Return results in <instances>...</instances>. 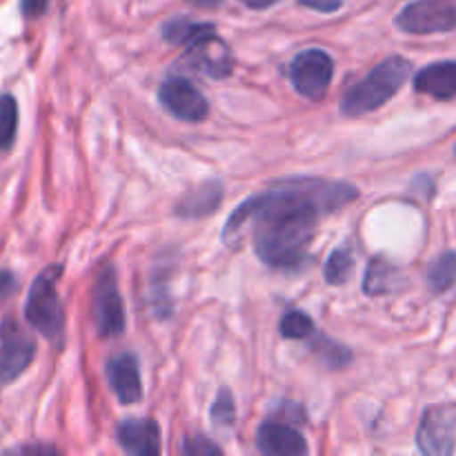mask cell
Wrapping results in <instances>:
<instances>
[{"instance_id":"cell-1","label":"cell","mask_w":456,"mask_h":456,"mask_svg":"<svg viewBox=\"0 0 456 456\" xmlns=\"http://www.w3.org/2000/svg\"><path fill=\"white\" fill-rule=\"evenodd\" d=\"M359 199V190L350 183L294 178L279 187L261 191L243 200L234 209L223 230V239L234 236L252 221L254 252L265 265L292 270L307 258L316 227L323 214H332Z\"/></svg>"},{"instance_id":"cell-2","label":"cell","mask_w":456,"mask_h":456,"mask_svg":"<svg viewBox=\"0 0 456 456\" xmlns=\"http://www.w3.org/2000/svg\"><path fill=\"white\" fill-rule=\"evenodd\" d=\"M410 69L412 65L403 56H390L381 61L359 83L347 89L341 101V114L347 118H359L383 107L392 96L399 94V89L408 80Z\"/></svg>"},{"instance_id":"cell-3","label":"cell","mask_w":456,"mask_h":456,"mask_svg":"<svg viewBox=\"0 0 456 456\" xmlns=\"http://www.w3.org/2000/svg\"><path fill=\"white\" fill-rule=\"evenodd\" d=\"M61 274V263L45 267L31 283L25 301L27 323L56 347H62L65 343V307L58 294Z\"/></svg>"},{"instance_id":"cell-4","label":"cell","mask_w":456,"mask_h":456,"mask_svg":"<svg viewBox=\"0 0 456 456\" xmlns=\"http://www.w3.org/2000/svg\"><path fill=\"white\" fill-rule=\"evenodd\" d=\"M36 359V341L16 319L0 323V387L20 379Z\"/></svg>"},{"instance_id":"cell-5","label":"cell","mask_w":456,"mask_h":456,"mask_svg":"<svg viewBox=\"0 0 456 456\" xmlns=\"http://www.w3.org/2000/svg\"><path fill=\"white\" fill-rule=\"evenodd\" d=\"M288 76L301 96L310 98V101H321L332 83L334 61L323 49H305L289 62Z\"/></svg>"},{"instance_id":"cell-6","label":"cell","mask_w":456,"mask_h":456,"mask_svg":"<svg viewBox=\"0 0 456 456\" xmlns=\"http://www.w3.org/2000/svg\"><path fill=\"white\" fill-rule=\"evenodd\" d=\"M92 319L101 337H118L125 332V305L120 298L118 283H116L114 267H102L94 285L92 298Z\"/></svg>"},{"instance_id":"cell-7","label":"cell","mask_w":456,"mask_h":456,"mask_svg":"<svg viewBox=\"0 0 456 456\" xmlns=\"http://www.w3.org/2000/svg\"><path fill=\"white\" fill-rule=\"evenodd\" d=\"M396 27L408 34H444L456 29V0H417L396 16Z\"/></svg>"},{"instance_id":"cell-8","label":"cell","mask_w":456,"mask_h":456,"mask_svg":"<svg viewBox=\"0 0 456 456\" xmlns=\"http://www.w3.org/2000/svg\"><path fill=\"white\" fill-rule=\"evenodd\" d=\"M419 450L428 456H448L456 450V408L432 405L426 410L417 432Z\"/></svg>"},{"instance_id":"cell-9","label":"cell","mask_w":456,"mask_h":456,"mask_svg":"<svg viewBox=\"0 0 456 456\" xmlns=\"http://www.w3.org/2000/svg\"><path fill=\"white\" fill-rule=\"evenodd\" d=\"M183 62H187L185 67H190V69L200 71V74L216 80L227 78L234 71V53L225 40L218 38L216 31L187 45Z\"/></svg>"},{"instance_id":"cell-10","label":"cell","mask_w":456,"mask_h":456,"mask_svg":"<svg viewBox=\"0 0 456 456\" xmlns=\"http://www.w3.org/2000/svg\"><path fill=\"white\" fill-rule=\"evenodd\" d=\"M159 98L169 114L185 123H200L209 114L208 98L185 78H167L160 83Z\"/></svg>"},{"instance_id":"cell-11","label":"cell","mask_w":456,"mask_h":456,"mask_svg":"<svg viewBox=\"0 0 456 456\" xmlns=\"http://www.w3.org/2000/svg\"><path fill=\"white\" fill-rule=\"evenodd\" d=\"M105 377L111 392L123 405H134L142 399V381L138 359L129 352L111 356L105 363Z\"/></svg>"},{"instance_id":"cell-12","label":"cell","mask_w":456,"mask_h":456,"mask_svg":"<svg viewBox=\"0 0 456 456\" xmlns=\"http://www.w3.org/2000/svg\"><path fill=\"white\" fill-rule=\"evenodd\" d=\"M116 441L120 448L136 456H159L160 445V428L150 419H127L116 428Z\"/></svg>"},{"instance_id":"cell-13","label":"cell","mask_w":456,"mask_h":456,"mask_svg":"<svg viewBox=\"0 0 456 456\" xmlns=\"http://www.w3.org/2000/svg\"><path fill=\"white\" fill-rule=\"evenodd\" d=\"M258 452L270 456H301L307 452V444L303 435L285 423L267 421L256 432Z\"/></svg>"},{"instance_id":"cell-14","label":"cell","mask_w":456,"mask_h":456,"mask_svg":"<svg viewBox=\"0 0 456 456\" xmlns=\"http://www.w3.org/2000/svg\"><path fill=\"white\" fill-rule=\"evenodd\" d=\"M414 89L436 101H452L456 98V61H441L423 67L414 76Z\"/></svg>"},{"instance_id":"cell-15","label":"cell","mask_w":456,"mask_h":456,"mask_svg":"<svg viewBox=\"0 0 456 456\" xmlns=\"http://www.w3.org/2000/svg\"><path fill=\"white\" fill-rule=\"evenodd\" d=\"M223 200V183L208 181L203 185H196L194 190L187 191L176 203L174 212L181 218H203L209 216Z\"/></svg>"},{"instance_id":"cell-16","label":"cell","mask_w":456,"mask_h":456,"mask_svg":"<svg viewBox=\"0 0 456 456\" xmlns=\"http://www.w3.org/2000/svg\"><path fill=\"white\" fill-rule=\"evenodd\" d=\"M401 274L395 265L386 261V258L377 256L370 261L368 272H365L363 292L368 297H381V294H390L399 289Z\"/></svg>"},{"instance_id":"cell-17","label":"cell","mask_w":456,"mask_h":456,"mask_svg":"<svg viewBox=\"0 0 456 456\" xmlns=\"http://www.w3.org/2000/svg\"><path fill=\"white\" fill-rule=\"evenodd\" d=\"M216 31V27L209 22H194L190 18H172L163 25V38L172 45H191L203 36Z\"/></svg>"},{"instance_id":"cell-18","label":"cell","mask_w":456,"mask_h":456,"mask_svg":"<svg viewBox=\"0 0 456 456\" xmlns=\"http://www.w3.org/2000/svg\"><path fill=\"white\" fill-rule=\"evenodd\" d=\"M428 285L435 294L448 292L456 285V252H444L428 267Z\"/></svg>"},{"instance_id":"cell-19","label":"cell","mask_w":456,"mask_h":456,"mask_svg":"<svg viewBox=\"0 0 456 456\" xmlns=\"http://www.w3.org/2000/svg\"><path fill=\"white\" fill-rule=\"evenodd\" d=\"M18 134V102L12 94H0V154L9 151Z\"/></svg>"},{"instance_id":"cell-20","label":"cell","mask_w":456,"mask_h":456,"mask_svg":"<svg viewBox=\"0 0 456 456\" xmlns=\"http://www.w3.org/2000/svg\"><path fill=\"white\" fill-rule=\"evenodd\" d=\"M352 270H354V256H352L350 249L338 248L330 254L323 274L330 285H343L352 276Z\"/></svg>"},{"instance_id":"cell-21","label":"cell","mask_w":456,"mask_h":456,"mask_svg":"<svg viewBox=\"0 0 456 456\" xmlns=\"http://www.w3.org/2000/svg\"><path fill=\"white\" fill-rule=\"evenodd\" d=\"M281 337L288 338V341H301L314 334V321L305 314V312L292 310L288 314H283L279 325Z\"/></svg>"},{"instance_id":"cell-22","label":"cell","mask_w":456,"mask_h":456,"mask_svg":"<svg viewBox=\"0 0 456 456\" xmlns=\"http://www.w3.org/2000/svg\"><path fill=\"white\" fill-rule=\"evenodd\" d=\"M212 421L221 428H232L236 421V403H234V396L227 387L218 390L216 399L212 403Z\"/></svg>"},{"instance_id":"cell-23","label":"cell","mask_w":456,"mask_h":456,"mask_svg":"<svg viewBox=\"0 0 456 456\" xmlns=\"http://www.w3.org/2000/svg\"><path fill=\"white\" fill-rule=\"evenodd\" d=\"M316 352H319L332 368H343V365H347L352 361V354L346 347H341L338 343L330 341V338L325 337H321V341H316Z\"/></svg>"},{"instance_id":"cell-24","label":"cell","mask_w":456,"mask_h":456,"mask_svg":"<svg viewBox=\"0 0 456 456\" xmlns=\"http://www.w3.org/2000/svg\"><path fill=\"white\" fill-rule=\"evenodd\" d=\"M183 452L187 456H212V454H223V450L218 445H214L212 441L205 439V436H190L183 444Z\"/></svg>"},{"instance_id":"cell-25","label":"cell","mask_w":456,"mask_h":456,"mask_svg":"<svg viewBox=\"0 0 456 456\" xmlns=\"http://www.w3.org/2000/svg\"><path fill=\"white\" fill-rule=\"evenodd\" d=\"M49 0H20V13L25 18H38L47 12Z\"/></svg>"},{"instance_id":"cell-26","label":"cell","mask_w":456,"mask_h":456,"mask_svg":"<svg viewBox=\"0 0 456 456\" xmlns=\"http://www.w3.org/2000/svg\"><path fill=\"white\" fill-rule=\"evenodd\" d=\"M298 3H301L303 7L314 9V12L321 13H332L343 7V0H298Z\"/></svg>"},{"instance_id":"cell-27","label":"cell","mask_w":456,"mask_h":456,"mask_svg":"<svg viewBox=\"0 0 456 456\" xmlns=\"http://www.w3.org/2000/svg\"><path fill=\"white\" fill-rule=\"evenodd\" d=\"M18 288V279L12 270H0V301L12 297Z\"/></svg>"},{"instance_id":"cell-28","label":"cell","mask_w":456,"mask_h":456,"mask_svg":"<svg viewBox=\"0 0 456 456\" xmlns=\"http://www.w3.org/2000/svg\"><path fill=\"white\" fill-rule=\"evenodd\" d=\"M240 3L249 9H267V7H274V4L281 3V0H240Z\"/></svg>"},{"instance_id":"cell-29","label":"cell","mask_w":456,"mask_h":456,"mask_svg":"<svg viewBox=\"0 0 456 456\" xmlns=\"http://www.w3.org/2000/svg\"><path fill=\"white\" fill-rule=\"evenodd\" d=\"M13 452H56V450L45 448V445H38V448H16Z\"/></svg>"},{"instance_id":"cell-30","label":"cell","mask_w":456,"mask_h":456,"mask_svg":"<svg viewBox=\"0 0 456 456\" xmlns=\"http://www.w3.org/2000/svg\"><path fill=\"white\" fill-rule=\"evenodd\" d=\"M187 3L196 4V7H216L221 4V0H187Z\"/></svg>"},{"instance_id":"cell-31","label":"cell","mask_w":456,"mask_h":456,"mask_svg":"<svg viewBox=\"0 0 456 456\" xmlns=\"http://www.w3.org/2000/svg\"><path fill=\"white\" fill-rule=\"evenodd\" d=\"M454 154H456V145H454Z\"/></svg>"}]
</instances>
